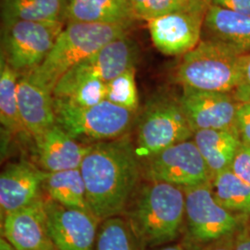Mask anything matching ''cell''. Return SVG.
I'll return each mask as SVG.
<instances>
[{"label":"cell","instance_id":"6da1fadb","mask_svg":"<svg viewBox=\"0 0 250 250\" xmlns=\"http://www.w3.org/2000/svg\"><path fill=\"white\" fill-rule=\"evenodd\" d=\"M91 211L102 222L125 210L140 175L134 145L126 135L90 146L80 167Z\"/></svg>","mask_w":250,"mask_h":250},{"label":"cell","instance_id":"7a4b0ae2","mask_svg":"<svg viewBox=\"0 0 250 250\" xmlns=\"http://www.w3.org/2000/svg\"><path fill=\"white\" fill-rule=\"evenodd\" d=\"M186 218L183 188L150 182L141 189L129 213V224L141 247L155 248L176 240Z\"/></svg>","mask_w":250,"mask_h":250},{"label":"cell","instance_id":"3957f363","mask_svg":"<svg viewBox=\"0 0 250 250\" xmlns=\"http://www.w3.org/2000/svg\"><path fill=\"white\" fill-rule=\"evenodd\" d=\"M247 54L216 39L201 40L183 56L175 78L183 87L233 96L243 83Z\"/></svg>","mask_w":250,"mask_h":250},{"label":"cell","instance_id":"277c9868","mask_svg":"<svg viewBox=\"0 0 250 250\" xmlns=\"http://www.w3.org/2000/svg\"><path fill=\"white\" fill-rule=\"evenodd\" d=\"M131 26L127 23L66 24L44 62L30 73L53 93L58 82L70 69L111 41L127 36Z\"/></svg>","mask_w":250,"mask_h":250},{"label":"cell","instance_id":"5b68a950","mask_svg":"<svg viewBox=\"0 0 250 250\" xmlns=\"http://www.w3.org/2000/svg\"><path fill=\"white\" fill-rule=\"evenodd\" d=\"M186 195V241L192 250L232 237L247 224L246 218L224 208L215 199L211 183L183 188Z\"/></svg>","mask_w":250,"mask_h":250},{"label":"cell","instance_id":"8992f818","mask_svg":"<svg viewBox=\"0 0 250 250\" xmlns=\"http://www.w3.org/2000/svg\"><path fill=\"white\" fill-rule=\"evenodd\" d=\"M194 130L178 99L158 95L144 107L134 145L139 160H146L172 145L193 139Z\"/></svg>","mask_w":250,"mask_h":250},{"label":"cell","instance_id":"52a82bcc","mask_svg":"<svg viewBox=\"0 0 250 250\" xmlns=\"http://www.w3.org/2000/svg\"><path fill=\"white\" fill-rule=\"evenodd\" d=\"M56 124L75 139L83 136L107 141L124 136L133 124L135 112L107 100L83 107L69 100L54 98Z\"/></svg>","mask_w":250,"mask_h":250},{"label":"cell","instance_id":"ba28073f","mask_svg":"<svg viewBox=\"0 0 250 250\" xmlns=\"http://www.w3.org/2000/svg\"><path fill=\"white\" fill-rule=\"evenodd\" d=\"M64 27L61 21L3 22L1 52L19 75L33 72L44 62Z\"/></svg>","mask_w":250,"mask_h":250},{"label":"cell","instance_id":"9c48e42d","mask_svg":"<svg viewBox=\"0 0 250 250\" xmlns=\"http://www.w3.org/2000/svg\"><path fill=\"white\" fill-rule=\"evenodd\" d=\"M210 0H190L188 5L170 14L147 21L156 48L166 56H185L201 41Z\"/></svg>","mask_w":250,"mask_h":250},{"label":"cell","instance_id":"30bf717a","mask_svg":"<svg viewBox=\"0 0 250 250\" xmlns=\"http://www.w3.org/2000/svg\"><path fill=\"white\" fill-rule=\"evenodd\" d=\"M145 172L150 182L181 188L211 183L212 176L193 139L172 145L146 161Z\"/></svg>","mask_w":250,"mask_h":250},{"label":"cell","instance_id":"8fae6325","mask_svg":"<svg viewBox=\"0 0 250 250\" xmlns=\"http://www.w3.org/2000/svg\"><path fill=\"white\" fill-rule=\"evenodd\" d=\"M46 224L58 250H94L101 221L90 210L45 200Z\"/></svg>","mask_w":250,"mask_h":250},{"label":"cell","instance_id":"7c38bea8","mask_svg":"<svg viewBox=\"0 0 250 250\" xmlns=\"http://www.w3.org/2000/svg\"><path fill=\"white\" fill-rule=\"evenodd\" d=\"M138 54V45L134 40L127 36L118 38L72 67L57 84L84 79H99L107 83L126 70L135 67Z\"/></svg>","mask_w":250,"mask_h":250},{"label":"cell","instance_id":"4fadbf2b","mask_svg":"<svg viewBox=\"0 0 250 250\" xmlns=\"http://www.w3.org/2000/svg\"><path fill=\"white\" fill-rule=\"evenodd\" d=\"M194 132L199 130H230L236 132L238 102L232 94L183 87L179 98Z\"/></svg>","mask_w":250,"mask_h":250},{"label":"cell","instance_id":"5bb4252c","mask_svg":"<svg viewBox=\"0 0 250 250\" xmlns=\"http://www.w3.org/2000/svg\"><path fill=\"white\" fill-rule=\"evenodd\" d=\"M1 227L2 237L18 250H58L48 232L42 197L5 215Z\"/></svg>","mask_w":250,"mask_h":250},{"label":"cell","instance_id":"9a60e30c","mask_svg":"<svg viewBox=\"0 0 250 250\" xmlns=\"http://www.w3.org/2000/svg\"><path fill=\"white\" fill-rule=\"evenodd\" d=\"M45 171L27 161L12 163L0 175V208L2 218L41 198Z\"/></svg>","mask_w":250,"mask_h":250},{"label":"cell","instance_id":"2e32d148","mask_svg":"<svg viewBox=\"0 0 250 250\" xmlns=\"http://www.w3.org/2000/svg\"><path fill=\"white\" fill-rule=\"evenodd\" d=\"M17 94L22 125L35 140L57 125L53 93L37 83L30 72L19 76Z\"/></svg>","mask_w":250,"mask_h":250},{"label":"cell","instance_id":"e0dca14e","mask_svg":"<svg viewBox=\"0 0 250 250\" xmlns=\"http://www.w3.org/2000/svg\"><path fill=\"white\" fill-rule=\"evenodd\" d=\"M38 160L46 172L80 169L90 146L78 143L58 125L36 139Z\"/></svg>","mask_w":250,"mask_h":250},{"label":"cell","instance_id":"ac0fdd59","mask_svg":"<svg viewBox=\"0 0 250 250\" xmlns=\"http://www.w3.org/2000/svg\"><path fill=\"white\" fill-rule=\"evenodd\" d=\"M63 23H127L137 20L129 0H63Z\"/></svg>","mask_w":250,"mask_h":250},{"label":"cell","instance_id":"d6986e66","mask_svg":"<svg viewBox=\"0 0 250 250\" xmlns=\"http://www.w3.org/2000/svg\"><path fill=\"white\" fill-rule=\"evenodd\" d=\"M204 29L208 38L232 45L244 53L250 52V16L210 5Z\"/></svg>","mask_w":250,"mask_h":250},{"label":"cell","instance_id":"ffe728a7","mask_svg":"<svg viewBox=\"0 0 250 250\" xmlns=\"http://www.w3.org/2000/svg\"><path fill=\"white\" fill-rule=\"evenodd\" d=\"M193 140L201 153L212 178L230 168L242 141L236 132L230 130H199Z\"/></svg>","mask_w":250,"mask_h":250},{"label":"cell","instance_id":"44dd1931","mask_svg":"<svg viewBox=\"0 0 250 250\" xmlns=\"http://www.w3.org/2000/svg\"><path fill=\"white\" fill-rule=\"evenodd\" d=\"M43 189L50 200L60 205L91 211L80 169L57 172L45 171Z\"/></svg>","mask_w":250,"mask_h":250},{"label":"cell","instance_id":"7402d4cb","mask_svg":"<svg viewBox=\"0 0 250 250\" xmlns=\"http://www.w3.org/2000/svg\"><path fill=\"white\" fill-rule=\"evenodd\" d=\"M215 199L224 208L242 217L250 215V185L236 176L230 168L216 174L211 181Z\"/></svg>","mask_w":250,"mask_h":250},{"label":"cell","instance_id":"603a6c76","mask_svg":"<svg viewBox=\"0 0 250 250\" xmlns=\"http://www.w3.org/2000/svg\"><path fill=\"white\" fill-rule=\"evenodd\" d=\"M19 73L9 65L6 57L0 56V122L9 133L25 132L18 105Z\"/></svg>","mask_w":250,"mask_h":250},{"label":"cell","instance_id":"cb8c5ba5","mask_svg":"<svg viewBox=\"0 0 250 250\" xmlns=\"http://www.w3.org/2000/svg\"><path fill=\"white\" fill-rule=\"evenodd\" d=\"M62 4L63 0H2V20L62 22Z\"/></svg>","mask_w":250,"mask_h":250},{"label":"cell","instance_id":"d4e9b609","mask_svg":"<svg viewBox=\"0 0 250 250\" xmlns=\"http://www.w3.org/2000/svg\"><path fill=\"white\" fill-rule=\"evenodd\" d=\"M139 246L129 222L115 216L101 222L94 250H138Z\"/></svg>","mask_w":250,"mask_h":250},{"label":"cell","instance_id":"484cf974","mask_svg":"<svg viewBox=\"0 0 250 250\" xmlns=\"http://www.w3.org/2000/svg\"><path fill=\"white\" fill-rule=\"evenodd\" d=\"M53 97L83 107L95 106L106 100V83L99 79H84L68 84H57Z\"/></svg>","mask_w":250,"mask_h":250},{"label":"cell","instance_id":"4316f807","mask_svg":"<svg viewBox=\"0 0 250 250\" xmlns=\"http://www.w3.org/2000/svg\"><path fill=\"white\" fill-rule=\"evenodd\" d=\"M106 100L132 112H136L139 99L135 82V67L126 70L106 83Z\"/></svg>","mask_w":250,"mask_h":250},{"label":"cell","instance_id":"83f0119b","mask_svg":"<svg viewBox=\"0 0 250 250\" xmlns=\"http://www.w3.org/2000/svg\"><path fill=\"white\" fill-rule=\"evenodd\" d=\"M190 0H129L137 21H149L187 6Z\"/></svg>","mask_w":250,"mask_h":250},{"label":"cell","instance_id":"f1b7e54d","mask_svg":"<svg viewBox=\"0 0 250 250\" xmlns=\"http://www.w3.org/2000/svg\"><path fill=\"white\" fill-rule=\"evenodd\" d=\"M230 169L250 185V144L241 143L232 159Z\"/></svg>","mask_w":250,"mask_h":250},{"label":"cell","instance_id":"f546056e","mask_svg":"<svg viewBox=\"0 0 250 250\" xmlns=\"http://www.w3.org/2000/svg\"><path fill=\"white\" fill-rule=\"evenodd\" d=\"M235 127L242 143L250 144V100L238 102Z\"/></svg>","mask_w":250,"mask_h":250},{"label":"cell","instance_id":"4dcf8cb0","mask_svg":"<svg viewBox=\"0 0 250 250\" xmlns=\"http://www.w3.org/2000/svg\"><path fill=\"white\" fill-rule=\"evenodd\" d=\"M233 97L237 100V102L250 100V52L247 54L245 58L243 83L239 89L234 93Z\"/></svg>","mask_w":250,"mask_h":250},{"label":"cell","instance_id":"1f68e13d","mask_svg":"<svg viewBox=\"0 0 250 250\" xmlns=\"http://www.w3.org/2000/svg\"><path fill=\"white\" fill-rule=\"evenodd\" d=\"M211 5L250 16V0H210Z\"/></svg>","mask_w":250,"mask_h":250},{"label":"cell","instance_id":"d6a6232c","mask_svg":"<svg viewBox=\"0 0 250 250\" xmlns=\"http://www.w3.org/2000/svg\"><path fill=\"white\" fill-rule=\"evenodd\" d=\"M234 250H250V227L246 224L234 235Z\"/></svg>","mask_w":250,"mask_h":250},{"label":"cell","instance_id":"836d02e7","mask_svg":"<svg viewBox=\"0 0 250 250\" xmlns=\"http://www.w3.org/2000/svg\"><path fill=\"white\" fill-rule=\"evenodd\" d=\"M198 250H234V236L215 242Z\"/></svg>","mask_w":250,"mask_h":250},{"label":"cell","instance_id":"e575fe53","mask_svg":"<svg viewBox=\"0 0 250 250\" xmlns=\"http://www.w3.org/2000/svg\"><path fill=\"white\" fill-rule=\"evenodd\" d=\"M0 250H18L15 249L10 243L7 241L4 237H1L0 239Z\"/></svg>","mask_w":250,"mask_h":250},{"label":"cell","instance_id":"d590c367","mask_svg":"<svg viewBox=\"0 0 250 250\" xmlns=\"http://www.w3.org/2000/svg\"><path fill=\"white\" fill-rule=\"evenodd\" d=\"M156 250H188L182 245H167Z\"/></svg>","mask_w":250,"mask_h":250},{"label":"cell","instance_id":"8d00e7d4","mask_svg":"<svg viewBox=\"0 0 250 250\" xmlns=\"http://www.w3.org/2000/svg\"><path fill=\"white\" fill-rule=\"evenodd\" d=\"M249 226H250V224H249Z\"/></svg>","mask_w":250,"mask_h":250}]
</instances>
